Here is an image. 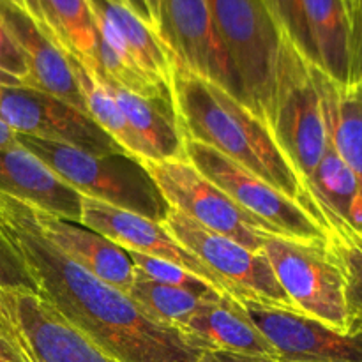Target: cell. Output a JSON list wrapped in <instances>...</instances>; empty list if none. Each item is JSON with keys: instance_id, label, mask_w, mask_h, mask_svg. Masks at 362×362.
<instances>
[{"instance_id": "cell-1", "label": "cell", "mask_w": 362, "mask_h": 362, "mask_svg": "<svg viewBox=\"0 0 362 362\" xmlns=\"http://www.w3.org/2000/svg\"><path fill=\"white\" fill-rule=\"evenodd\" d=\"M0 239L23 265L34 292L120 362H197L204 352L182 331L152 320L133 297L74 264L46 239L30 202L4 191Z\"/></svg>"}, {"instance_id": "cell-2", "label": "cell", "mask_w": 362, "mask_h": 362, "mask_svg": "<svg viewBox=\"0 0 362 362\" xmlns=\"http://www.w3.org/2000/svg\"><path fill=\"white\" fill-rule=\"evenodd\" d=\"M172 90L177 120L186 136L216 148L297 202L327 233L320 207L264 120L246 108L239 98L177 62Z\"/></svg>"}, {"instance_id": "cell-3", "label": "cell", "mask_w": 362, "mask_h": 362, "mask_svg": "<svg viewBox=\"0 0 362 362\" xmlns=\"http://www.w3.org/2000/svg\"><path fill=\"white\" fill-rule=\"evenodd\" d=\"M16 138L18 144L80 194L159 223L165 218L168 205L138 159L122 154H90L27 134H16Z\"/></svg>"}, {"instance_id": "cell-4", "label": "cell", "mask_w": 362, "mask_h": 362, "mask_svg": "<svg viewBox=\"0 0 362 362\" xmlns=\"http://www.w3.org/2000/svg\"><path fill=\"white\" fill-rule=\"evenodd\" d=\"M267 127L310 189L327 148V124L311 62L286 34L281 35Z\"/></svg>"}, {"instance_id": "cell-5", "label": "cell", "mask_w": 362, "mask_h": 362, "mask_svg": "<svg viewBox=\"0 0 362 362\" xmlns=\"http://www.w3.org/2000/svg\"><path fill=\"white\" fill-rule=\"evenodd\" d=\"M216 30L235 71L240 101L267 124L281 35L264 0H207Z\"/></svg>"}, {"instance_id": "cell-6", "label": "cell", "mask_w": 362, "mask_h": 362, "mask_svg": "<svg viewBox=\"0 0 362 362\" xmlns=\"http://www.w3.org/2000/svg\"><path fill=\"white\" fill-rule=\"evenodd\" d=\"M262 253L297 313L349 332L345 279L327 244L269 233Z\"/></svg>"}, {"instance_id": "cell-7", "label": "cell", "mask_w": 362, "mask_h": 362, "mask_svg": "<svg viewBox=\"0 0 362 362\" xmlns=\"http://www.w3.org/2000/svg\"><path fill=\"white\" fill-rule=\"evenodd\" d=\"M140 163L166 205L205 228L230 237L257 253L264 250L265 237L274 233L271 226L240 209L225 191L198 172L187 158Z\"/></svg>"}, {"instance_id": "cell-8", "label": "cell", "mask_w": 362, "mask_h": 362, "mask_svg": "<svg viewBox=\"0 0 362 362\" xmlns=\"http://www.w3.org/2000/svg\"><path fill=\"white\" fill-rule=\"evenodd\" d=\"M184 154L240 209L271 226L276 235L311 244H327L325 230L300 207L216 148L184 134Z\"/></svg>"}, {"instance_id": "cell-9", "label": "cell", "mask_w": 362, "mask_h": 362, "mask_svg": "<svg viewBox=\"0 0 362 362\" xmlns=\"http://www.w3.org/2000/svg\"><path fill=\"white\" fill-rule=\"evenodd\" d=\"M0 327L32 362H120L25 286H0Z\"/></svg>"}, {"instance_id": "cell-10", "label": "cell", "mask_w": 362, "mask_h": 362, "mask_svg": "<svg viewBox=\"0 0 362 362\" xmlns=\"http://www.w3.org/2000/svg\"><path fill=\"white\" fill-rule=\"evenodd\" d=\"M161 223L180 246L200 258L230 286L232 299H253L297 313L264 253L247 250L172 207H168Z\"/></svg>"}, {"instance_id": "cell-11", "label": "cell", "mask_w": 362, "mask_h": 362, "mask_svg": "<svg viewBox=\"0 0 362 362\" xmlns=\"http://www.w3.org/2000/svg\"><path fill=\"white\" fill-rule=\"evenodd\" d=\"M0 119L16 134L71 145L98 156H127L88 113L34 88H2Z\"/></svg>"}, {"instance_id": "cell-12", "label": "cell", "mask_w": 362, "mask_h": 362, "mask_svg": "<svg viewBox=\"0 0 362 362\" xmlns=\"http://www.w3.org/2000/svg\"><path fill=\"white\" fill-rule=\"evenodd\" d=\"M235 303L274 346L278 362H362V331L341 332L304 315L253 299Z\"/></svg>"}, {"instance_id": "cell-13", "label": "cell", "mask_w": 362, "mask_h": 362, "mask_svg": "<svg viewBox=\"0 0 362 362\" xmlns=\"http://www.w3.org/2000/svg\"><path fill=\"white\" fill-rule=\"evenodd\" d=\"M158 32L177 64L240 99L235 71L216 30L207 0H159Z\"/></svg>"}, {"instance_id": "cell-14", "label": "cell", "mask_w": 362, "mask_h": 362, "mask_svg": "<svg viewBox=\"0 0 362 362\" xmlns=\"http://www.w3.org/2000/svg\"><path fill=\"white\" fill-rule=\"evenodd\" d=\"M80 225L94 230L126 251L161 258L207 283L219 296L233 297L230 286L193 253L180 246L163 223L113 207L98 198L81 194Z\"/></svg>"}, {"instance_id": "cell-15", "label": "cell", "mask_w": 362, "mask_h": 362, "mask_svg": "<svg viewBox=\"0 0 362 362\" xmlns=\"http://www.w3.org/2000/svg\"><path fill=\"white\" fill-rule=\"evenodd\" d=\"M0 21L27 59L28 76L25 87L53 95L87 113L85 99L62 46L55 42L27 9L11 0H0Z\"/></svg>"}, {"instance_id": "cell-16", "label": "cell", "mask_w": 362, "mask_h": 362, "mask_svg": "<svg viewBox=\"0 0 362 362\" xmlns=\"http://www.w3.org/2000/svg\"><path fill=\"white\" fill-rule=\"evenodd\" d=\"M35 221L46 239L74 264L95 278L129 296L134 285V265L126 250L78 223L57 218L32 204Z\"/></svg>"}, {"instance_id": "cell-17", "label": "cell", "mask_w": 362, "mask_h": 362, "mask_svg": "<svg viewBox=\"0 0 362 362\" xmlns=\"http://www.w3.org/2000/svg\"><path fill=\"white\" fill-rule=\"evenodd\" d=\"M179 331L200 350H225L278 362L274 346L228 296L205 300Z\"/></svg>"}, {"instance_id": "cell-18", "label": "cell", "mask_w": 362, "mask_h": 362, "mask_svg": "<svg viewBox=\"0 0 362 362\" xmlns=\"http://www.w3.org/2000/svg\"><path fill=\"white\" fill-rule=\"evenodd\" d=\"M0 191L80 225L81 194L64 184L23 145L0 148Z\"/></svg>"}, {"instance_id": "cell-19", "label": "cell", "mask_w": 362, "mask_h": 362, "mask_svg": "<svg viewBox=\"0 0 362 362\" xmlns=\"http://www.w3.org/2000/svg\"><path fill=\"white\" fill-rule=\"evenodd\" d=\"M331 141L362 189V81L338 83L311 64Z\"/></svg>"}, {"instance_id": "cell-20", "label": "cell", "mask_w": 362, "mask_h": 362, "mask_svg": "<svg viewBox=\"0 0 362 362\" xmlns=\"http://www.w3.org/2000/svg\"><path fill=\"white\" fill-rule=\"evenodd\" d=\"M88 6L95 16L112 27L127 55L145 74L172 87L175 55L163 41L158 28L141 20L129 7L112 0H88Z\"/></svg>"}, {"instance_id": "cell-21", "label": "cell", "mask_w": 362, "mask_h": 362, "mask_svg": "<svg viewBox=\"0 0 362 362\" xmlns=\"http://www.w3.org/2000/svg\"><path fill=\"white\" fill-rule=\"evenodd\" d=\"M103 83L115 98L131 129L144 145V161H166V159L186 158L184 133L177 120L175 106L140 98L133 92L117 87L112 81L103 80Z\"/></svg>"}, {"instance_id": "cell-22", "label": "cell", "mask_w": 362, "mask_h": 362, "mask_svg": "<svg viewBox=\"0 0 362 362\" xmlns=\"http://www.w3.org/2000/svg\"><path fill=\"white\" fill-rule=\"evenodd\" d=\"M303 13L310 30L317 62L338 83L350 81L352 32L343 0H303Z\"/></svg>"}, {"instance_id": "cell-23", "label": "cell", "mask_w": 362, "mask_h": 362, "mask_svg": "<svg viewBox=\"0 0 362 362\" xmlns=\"http://www.w3.org/2000/svg\"><path fill=\"white\" fill-rule=\"evenodd\" d=\"M66 52V49H64ZM67 62H69L71 71L74 74L78 87H80L81 95L85 99L87 113L94 119V122L101 127L105 133H108L120 147L124 148L127 156L144 161L145 151L141 141L138 140L136 134L131 129L129 122L124 117L122 110L117 105L115 98L110 94L106 85L99 78V74L92 69L88 64L81 62L76 55L66 52Z\"/></svg>"}, {"instance_id": "cell-24", "label": "cell", "mask_w": 362, "mask_h": 362, "mask_svg": "<svg viewBox=\"0 0 362 362\" xmlns=\"http://www.w3.org/2000/svg\"><path fill=\"white\" fill-rule=\"evenodd\" d=\"M37 23L81 62L92 64L95 23L88 0H35Z\"/></svg>"}, {"instance_id": "cell-25", "label": "cell", "mask_w": 362, "mask_h": 362, "mask_svg": "<svg viewBox=\"0 0 362 362\" xmlns=\"http://www.w3.org/2000/svg\"><path fill=\"white\" fill-rule=\"evenodd\" d=\"M327 250L345 279L349 332L362 331V232H354L343 219L327 225Z\"/></svg>"}, {"instance_id": "cell-26", "label": "cell", "mask_w": 362, "mask_h": 362, "mask_svg": "<svg viewBox=\"0 0 362 362\" xmlns=\"http://www.w3.org/2000/svg\"><path fill=\"white\" fill-rule=\"evenodd\" d=\"M129 296L140 304L141 310L152 318L168 327L180 329L198 310L202 304L211 297L219 296H200V293L189 292L179 286L161 285L151 279L140 278L134 274V285L131 288Z\"/></svg>"}, {"instance_id": "cell-27", "label": "cell", "mask_w": 362, "mask_h": 362, "mask_svg": "<svg viewBox=\"0 0 362 362\" xmlns=\"http://www.w3.org/2000/svg\"><path fill=\"white\" fill-rule=\"evenodd\" d=\"M127 255H129L131 262L134 265V274L140 276V278L151 279V281L161 283V285L179 286V288H186L189 292L200 293V296L218 293L207 283L198 279L197 276L177 267V265L170 264V262L161 260V258L148 257V255L144 253H134V251H127Z\"/></svg>"}, {"instance_id": "cell-28", "label": "cell", "mask_w": 362, "mask_h": 362, "mask_svg": "<svg viewBox=\"0 0 362 362\" xmlns=\"http://www.w3.org/2000/svg\"><path fill=\"white\" fill-rule=\"evenodd\" d=\"M264 4L267 6L271 16L274 18L279 30L292 39L293 45L311 64L317 62L310 30L304 20L303 0H264Z\"/></svg>"}, {"instance_id": "cell-29", "label": "cell", "mask_w": 362, "mask_h": 362, "mask_svg": "<svg viewBox=\"0 0 362 362\" xmlns=\"http://www.w3.org/2000/svg\"><path fill=\"white\" fill-rule=\"evenodd\" d=\"M0 69L13 74V76L20 78V80L23 81V85L25 81H27V76H28L27 59H25L20 46L16 45V41L11 37L7 28L4 27L2 21H0Z\"/></svg>"}, {"instance_id": "cell-30", "label": "cell", "mask_w": 362, "mask_h": 362, "mask_svg": "<svg viewBox=\"0 0 362 362\" xmlns=\"http://www.w3.org/2000/svg\"><path fill=\"white\" fill-rule=\"evenodd\" d=\"M0 286H25L34 290L23 265L2 239H0Z\"/></svg>"}, {"instance_id": "cell-31", "label": "cell", "mask_w": 362, "mask_h": 362, "mask_svg": "<svg viewBox=\"0 0 362 362\" xmlns=\"http://www.w3.org/2000/svg\"><path fill=\"white\" fill-rule=\"evenodd\" d=\"M352 62H350V81H362V0L357 2L356 16L352 20Z\"/></svg>"}, {"instance_id": "cell-32", "label": "cell", "mask_w": 362, "mask_h": 362, "mask_svg": "<svg viewBox=\"0 0 362 362\" xmlns=\"http://www.w3.org/2000/svg\"><path fill=\"white\" fill-rule=\"evenodd\" d=\"M197 362H274L260 357L240 356V354L225 352V350H204Z\"/></svg>"}, {"instance_id": "cell-33", "label": "cell", "mask_w": 362, "mask_h": 362, "mask_svg": "<svg viewBox=\"0 0 362 362\" xmlns=\"http://www.w3.org/2000/svg\"><path fill=\"white\" fill-rule=\"evenodd\" d=\"M0 362H32L0 327Z\"/></svg>"}, {"instance_id": "cell-34", "label": "cell", "mask_w": 362, "mask_h": 362, "mask_svg": "<svg viewBox=\"0 0 362 362\" xmlns=\"http://www.w3.org/2000/svg\"><path fill=\"white\" fill-rule=\"evenodd\" d=\"M346 223L354 232H362V189L354 197L346 212Z\"/></svg>"}, {"instance_id": "cell-35", "label": "cell", "mask_w": 362, "mask_h": 362, "mask_svg": "<svg viewBox=\"0 0 362 362\" xmlns=\"http://www.w3.org/2000/svg\"><path fill=\"white\" fill-rule=\"evenodd\" d=\"M18 145V138L16 133L0 119V148H11L16 147Z\"/></svg>"}, {"instance_id": "cell-36", "label": "cell", "mask_w": 362, "mask_h": 362, "mask_svg": "<svg viewBox=\"0 0 362 362\" xmlns=\"http://www.w3.org/2000/svg\"><path fill=\"white\" fill-rule=\"evenodd\" d=\"M126 6L129 7V9L133 11L134 14H138V16H140L141 20H145V21H147V23H151L152 27H156L154 21H152L151 13H148V9H147V6H145L144 0H126Z\"/></svg>"}, {"instance_id": "cell-37", "label": "cell", "mask_w": 362, "mask_h": 362, "mask_svg": "<svg viewBox=\"0 0 362 362\" xmlns=\"http://www.w3.org/2000/svg\"><path fill=\"white\" fill-rule=\"evenodd\" d=\"M0 87H25L23 81L20 80V78L13 76V74L6 73V71L0 69Z\"/></svg>"}, {"instance_id": "cell-38", "label": "cell", "mask_w": 362, "mask_h": 362, "mask_svg": "<svg viewBox=\"0 0 362 362\" xmlns=\"http://www.w3.org/2000/svg\"><path fill=\"white\" fill-rule=\"evenodd\" d=\"M145 6H147L148 13H151L152 21H154L156 28H158V20H159V0H144Z\"/></svg>"}, {"instance_id": "cell-39", "label": "cell", "mask_w": 362, "mask_h": 362, "mask_svg": "<svg viewBox=\"0 0 362 362\" xmlns=\"http://www.w3.org/2000/svg\"><path fill=\"white\" fill-rule=\"evenodd\" d=\"M343 2H345L346 13H349V18H350V32H352V20H354V16H356L357 2H359V0H343Z\"/></svg>"}, {"instance_id": "cell-40", "label": "cell", "mask_w": 362, "mask_h": 362, "mask_svg": "<svg viewBox=\"0 0 362 362\" xmlns=\"http://www.w3.org/2000/svg\"><path fill=\"white\" fill-rule=\"evenodd\" d=\"M11 2L18 4V6H21L23 9H27L32 16L35 14V0H11Z\"/></svg>"}, {"instance_id": "cell-41", "label": "cell", "mask_w": 362, "mask_h": 362, "mask_svg": "<svg viewBox=\"0 0 362 362\" xmlns=\"http://www.w3.org/2000/svg\"><path fill=\"white\" fill-rule=\"evenodd\" d=\"M112 2L120 4V6H126V0H112ZM126 7H127V6H126Z\"/></svg>"}, {"instance_id": "cell-42", "label": "cell", "mask_w": 362, "mask_h": 362, "mask_svg": "<svg viewBox=\"0 0 362 362\" xmlns=\"http://www.w3.org/2000/svg\"><path fill=\"white\" fill-rule=\"evenodd\" d=\"M2 88H4V87H0V98H2Z\"/></svg>"}]
</instances>
